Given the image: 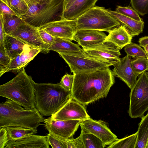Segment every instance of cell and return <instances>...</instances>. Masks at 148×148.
<instances>
[{"label":"cell","mask_w":148,"mask_h":148,"mask_svg":"<svg viewBox=\"0 0 148 148\" xmlns=\"http://www.w3.org/2000/svg\"><path fill=\"white\" fill-rule=\"evenodd\" d=\"M73 74L71 97L84 106L106 97L115 82L109 67Z\"/></svg>","instance_id":"cell-1"},{"label":"cell","mask_w":148,"mask_h":148,"mask_svg":"<svg viewBox=\"0 0 148 148\" xmlns=\"http://www.w3.org/2000/svg\"><path fill=\"white\" fill-rule=\"evenodd\" d=\"M36 83L24 69L12 80L0 86V96L12 100L25 109H35Z\"/></svg>","instance_id":"cell-2"},{"label":"cell","mask_w":148,"mask_h":148,"mask_svg":"<svg viewBox=\"0 0 148 148\" xmlns=\"http://www.w3.org/2000/svg\"><path fill=\"white\" fill-rule=\"evenodd\" d=\"M21 105L8 99L0 105V128L18 126L34 130L43 121L42 116L38 110L23 108Z\"/></svg>","instance_id":"cell-3"},{"label":"cell","mask_w":148,"mask_h":148,"mask_svg":"<svg viewBox=\"0 0 148 148\" xmlns=\"http://www.w3.org/2000/svg\"><path fill=\"white\" fill-rule=\"evenodd\" d=\"M36 108L45 116H51L72 99L71 91L58 83H36Z\"/></svg>","instance_id":"cell-4"},{"label":"cell","mask_w":148,"mask_h":148,"mask_svg":"<svg viewBox=\"0 0 148 148\" xmlns=\"http://www.w3.org/2000/svg\"><path fill=\"white\" fill-rule=\"evenodd\" d=\"M64 0H51L28 7L21 17L26 23L38 28L51 22L62 18Z\"/></svg>","instance_id":"cell-5"},{"label":"cell","mask_w":148,"mask_h":148,"mask_svg":"<svg viewBox=\"0 0 148 148\" xmlns=\"http://www.w3.org/2000/svg\"><path fill=\"white\" fill-rule=\"evenodd\" d=\"M76 31L93 30L110 32L121 25L103 7L95 6L75 19Z\"/></svg>","instance_id":"cell-6"},{"label":"cell","mask_w":148,"mask_h":148,"mask_svg":"<svg viewBox=\"0 0 148 148\" xmlns=\"http://www.w3.org/2000/svg\"><path fill=\"white\" fill-rule=\"evenodd\" d=\"M148 110V76L145 71L131 89L128 113L131 118H141Z\"/></svg>","instance_id":"cell-7"},{"label":"cell","mask_w":148,"mask_h":148,"mask_svg":"<svg viewBox=\"0 0 148 148\" xmlns=\"http://www.w3.org/2000/svg\"><path fill=\"white\" fill-rule=\"evenodd\" d=\"M68 65L73 74L90 72L112 66L102 61L87 55L58 53Z\"/></svg>","instance_id":"cell-8"},{"label":"cell","mask_w":148,"mask_h":148,"mask_svg":"<svg viewBox=\"0 0 148 148\" xmlns=\"http://www.w3.org/2000/svg\"><path fill=\"white\" fill-rule=\"evenodd\" d=\"M83 50L88 56L104 61L111 65L114 66L120 60V49L109 41L104 40L99 44Z\"/></svg>","instance_id":"cell-9"},{"label":"cell","mask_w":148,"mask_h":148,"mask_svg":"<svg viewBox=\"0 0 148 148\" xmlns=\"http://www.w3.org/2000/svg\"><path fill=\"white\" fill-rule=\"evenodd\" d=\"M9 35L31 47L40 49L42 52L47 53L49 52L48 49L50 45L43 41L40 35L39 29L25 21L15 32Z\"/></svg>","instance_id":"cell-10"},{"label":"cell","mask_w":148,"mask_h":148,"mask_svg":"<svg viewBox=\"0 0 148 148\" xmlns=\"http://www.w3.org/2000/svg\"><path fill=\"white\" fill-rule=\"evenodd\" d=\"M80 125L82 132L92 134L100 139L106 146L118 139L102 121L93 120L89 118L81 122Z\"/></svg>","instance_id":"cell-11"},{"label":"cell","mask_w":148,"mask_h":148,"mask_svg":"<svg viewBox=\"0 0 148 148\" xmlns=\"http://www.w3.org/2000/svg\"><path fill=\"white\" fill-rule=\"evenodd\" d=\"M82 121L54 120L50 117L44 119L46 129L49 133L66 139L73 138V135Z\"/></svg>","instance_id":"cell-12"},{"label":"cell","mask_w":148,"mask_h":148,"mask_svg":"<svg viewBox=\"0 0 148 148\" xmlns=\"http://www.w3.org/2000/svg\"><path fill=\"white\" fill-rule=\"evenodd\" d=\"M75 20L62 18L51 22L43 25L39 29L44 30L56 38H60L73 40L76 31Z\"/></svg>","instance_id":"cell-13"},{"label":"cell","mask_w":148,"mask_h":148,"mask_svg":"<svg viewBox=\"0 0 148 148\" xmlns=\"http://www.w3.org/2000/svg\"><path fill=\"white\" fill-rule=\"evenodd\" d=\"M84 106L72 98L51 117L54 120L82 121L90 118Z\"/></svg>","instance_id":"cell-14"},{"label":"cell","mask_w":148,"mask_h":148,"mask_svg":"<svg viewBox=\"0 0 148 148\" xmlns=\"http://www.w3.org/2000/svg\"><path fill=\"white\" fill-rule=\"evenodd\" d=\"M107 35L103 31L93 30H79L75 32L73 40L82 49H87L99 44L105 40Z\"/></svg>","instance_id":"cell-15"},{"label":"cell","mask_w":148,"mask_h":148,"mask_svg":"<svg viewBox=\"0 0 148 148\" xmlns=\"http://www.w3.org/2000/svg\"><path fill=\"white\" fill-rule=\"evenodd\" d=\"M130 62V57L127 55L114 66L112 71L115 76L119 78L131 89L138 76L133 71Z\"/></svg>","instance_id":"cell-16"},{"label":"cell","mask_w":148,"mask_h":148,"mask_svg":"<svg viewBox=\"0 0 148 148\" xmlns=\"http://www.w3.org/2000/svg\"><path fill=\"white\" fill-rule=\"evenodd\" d=\"M41 52V50L38 48L28 47L21 53L11 60L7 72L19 73L24 69L28 63Z\"/></svg>","instance_id":"cell-17"},{"label":"cell","mask_w":148,"mask_h":148,"mask_svg":"<svg viewBox=\"0 0 148 148\" xmlns=\"http://www.w3.org/2000/svg\"><path fill=\"white\" fill-rule=\"evenodd\" d=\"M46 136L33 134L24 138L9 141L4 148H49Z\"/></svg>","instance_id":"cell-18"},{"label":"cell","mask_w":148,"mask_h":148,"mask_svg":"<svg viewBox=\"0 0 148 148\" xmlns=\"http://www.w3.org/2000/svg\"><path fill=\"white\" fill-rule=\"evenodd\" d=\"M98 0H75L63 12L62 18L75 20L89 10L94 7Z\"/></svg>","instance_id":"cell-19"},{"label":"cell","mask_w":148,"mask_h":148,"mask_svg":"<svg viewBox=\"0 0 148 148\" xmlns=\"http://www.w3.org/2000/svg\"><path fill=\"white\" fill-rule=\"evenodd\" d=\"M78 43H74L69 40L55 38L54 43L49 45L48 49L50 51H54L58 53L81 55L85 53Z\"/></svg>","instance_id":"cell-20"},{"label":"cell","mask_w":148,"mask_h":148,"mask_svg":"<svg viewBox=\"0 0 148 148\" xmlns=\"http://www.w3.org/2000/svg\"><path fill=\"white\" fill-rule=\"evenodd\" d=\"M110 14L121 25L124 26L126 29L132 37L138 36L143 32L144 23L143 21H138L129 17L116 11L109 10Z\"/></svg>","instance_id":"cell-21"},{"label":"cell","mask_w":148,"mask_h":148,"mask_svg":"<svg viewBox=\"0 0 148 148\" xmlns=\"http://www.w3.org/2000/svg\"><path fill=\"white\" fill-rule=\"evenodd\" d=\"M132 38L125 27L121 25L109 32L105 40L112 42L121 49L132 42Z\"/></svg>","instance_id":"cell-22"},{"label":"cell","mask_w":148,"mask_h":148,"mask_svg":"<svg viewBox=\"0 0 148 148\" xmlns=\"http://www.w3.org/2000/svg\"><path fill=\"white\" fill-rule=\"evenodd\" d=\"M3 45L6 53L11 60L30 46L16 38L7 34L5 37Z\"/></svg>","instance_id":"cell-23"},{"label":"cell","mask_w":148,"mask_h":148,"mask_svg":"<svg viewBox=\"0 0 148 148\" xmlns=\"http://www.w3.org/2000/svg\"><path fill=\"white\" fill-rule=\"evenodd\" d=\"M139 124L135 148H147L148 143V112Z\"/></svg>","instance_id":"cell-24"},{"label":"cell","mask_w":148,"mask_h":148,"mask_svg":"<svg viewBox=\"0 0 148 148\" xmlns=\"http://www.w3.org/2000/svg\"><path fill=\"white\" fill-rule=\"evenodd\" d=\"M7 130L9 141L21 139L30 135L35 134L37 130L18 126H7Z\"/></svg>","instance_id":"cell-25"},{"label":"cell","mask_w":148,"mask_h":148,"mask_svg":"<svg viewBox=\"0 0 148 148\" xmlns=\"http://www.w3.org/2000/svg\"><path fill=\"white\" fill-rule=\"evenodd\" d=\"M1 14L4 30L7 34L10 35L15 32L24 22L21 17L18 16Z\"/></svg>","instance_id":"cell-26"},{"label":"cell","mask_w":148,"mask_h":148,"mask_svg":"<svg viewBox=\"0 0 148 148\" xmlns=\"http://www.w3.org/2000/svg\"><path fill=\"white\" fill-rule=\"evenodd\" d=\"M80 135L84 148H104L106 146L100 139L92 134L81 131Z\"/></svg>","instance_id":"cell-27"},{"label":"cell","mask_w":148,"mask_h":148,"mask_svg":"<svg viewBox=\"0 0 148 148\" xmlns=\"http://www.w3.org/2000/svg\"><path fill=\"white\" fill-rule=\"evenodd\" d=\"M137 132L126 137L117 140L110 145L109 148H135Z\"/></svg>","instance_id":"cell-28"},{"label":"cell","mask_w":148,"mask_h":148,"mask_svg":"<svg viewBox=\"0 0 148 148\" xmlns=\"http://www.w3.org/2000/svg\"><path fill=\"white\" fill-rule=\"evenodd\" d=\"M125 53L130 57L136 58L144 57L147 58L148 56L144 50L138 44L131 42L124 47Z\"/></svg>","instance_id":"cell-29"},{"label":"cell","mask_w":148,"mask_h":148,"mask_svg":"<svg viewBox=\"0 0 148 148\" xmlns=\"http://www.w3.org/2000/svg\"><path fill=\"white\" fill-rule=\"evenodd\" d=\"M132 68L138 76L148 70V61L147 58L142 57L136 58L131 61Z\"/></svg>","instance_id":"cell-30"},{"label":"cell","mask_w":148,"mask_h":148,"mask_svg":"<svg viewBox=\"0 0 148 148\" xmlns=\"http://www.w3.org/2000/svg\"><path fill=\"white\" fill-rule=\"evenodd\" d=\"M11 59L7 54L3 44H0V76L7 72Z\"/></svg>","instance_id":"cell-31"},{"label":"cell","mask_w":148,"mask_h":148,"mask_svg":"<svg viewBox=\"0 0 148 148\" xmlns=\"http://www.w3.org/2000/svg\"><path fill=\"white\" fill-rule=\"evenodd\" d=\"M9 3L10 7L20 17L28 9L26 3L22 0H10Z\"/></svg>","instance_id":"cell-32"},{"label":"cell","mask_w":148,"mask_h":148,"mask_svg":"<svg viewBox=\"0 0 148 148\" xmlns=\"http://www.w3.org/2000/svg\"><path fill=\"white\" fill-rule=\"evenodd\" d=\"M132 8L140 15L148 14V0H130Z\"/></svg>","instance_id":"cell-33"},{"label":"cell","mask_w":148,"mask_h":148,"mask_svg":"<svg viewBox=\"0 0 148 148\" xmlns=\"http://www.w3.org/2000/svg\"><path fill=\"white\" fill-rule=\"evenodd\" d=\"M115 11L134 20L138 21H143L142 18L140 17L138 13L132 8L130 7L118 5Z\"/></svg>","instance_id":"cell-34"},{"label":"cell","mask_w":148,"mask_h":148,"mask_svg":"<svg viewBox=\"0 0 148 148\" xmlns=\"http://www.w3.org/2000/svg\"><path fill=\"white\" fill-rule=\"evenodd\" d=\"M74 78V75L66 73L62 78L58 84L65 89L71 91Z\"/></svg>","instance_id":"cell-35"},{"label":"cell","mask_w":148,"mask_h":148,"mask_svg":"<svg viewBox=\"0 0 148 148\" xmlns=\"http://www.w3.org/2000/svg\"><path fill=\"white\" fill-rule=\"evenodd\" d=\"M66 148H84L80 135L76 138H63Z\"/></svg>","instance_id":"cell-36"},{"label":"cell","mask_w":148,"mask_h":148,"mask_svg":"<svg viewBox=\"0 0 148 148\" xmlns=\"http://www.w3.org/2000/svg\"><path fill=\"white\" fill-rule=\"evenodd\" d=\"M48 142L53 148H66L62 140L58 137L49 133L46 136Z\"/></svg>","instance_id":"cell-37"},{"label":"cell","mask_w":148,"mask_h":148,"mask_svg":"<svg viewBox=\"0 0 148 148\" xmlns=\"http://www.w3.org/2000/svg\"><path fill=\"white\" fill-rule=\"evenodd\" d=\"M40 37L44 43L50 45L54 42L55 38L43 29H39Z\"/></svg>","instance_id":"cell-38"},{"label":"cell","mask_w":148,"mask_h":148,"mask_svg":"<svg viewBox=\"0 0 148 148\" xmlns=\"http://www.w3.org/2000/svg\"><path fill=\"white\" fill-rule=\"evenodd\" d=\"M9 142L8 134L6 127L0 129V148H4Z\"/></svg>","instance_id":"cell-39"},{"label":"cell","mask_w":148,"mask_h":148,"mask_svg":"<svg viewBox=\"0 0 148 148\" xmlns=\"http://www.w3.org/2000/svg\"><path fill=\"white\" fill-rule=\"evenodd\" d=\"M0 3V14L14 15L20 17L9 6L1 1Z\"/></svg>","instance_id":"cell-40"},{"label":"cell","mask_w":148,"mask_h":148,"mask_svg":"<svg viewBox=\"0 0 148 148\" xmlns=\"http://www.w3.org/2000/svg\"><path fill=\"white\" fill-rule=\"evenodd\" d=\"M7 34L5 32L3 23L2 16L0 14V44H3L5 37Z\"/></svg>","instance_id":"cell-41"},{"label":"cell","mask_w":148,"mask_h":148,"mask_svg":"<svg viewBox=\"0 0 148 148\" xmlns=\"http://www.w3.org/2000/svg\"><path fill=\"white\" fill-rule=\"evenodd\" d=\"M51 0H25L28 6V7L31 5L34 4L47 3Z\"/></svg>","instance_id":"cell-42"},{"label":"cell","mask_w":148,"mask_h":148,"mask_svg":"<svg viewBox=\"0 0 148 148\" xmlns=\"http://www.w3.org/2000/svg\"><path fill=\"white\" fill-rule=\"evenodd\" d=\"M138 42L140 45L143 47L145 45H148V36H145L140 38Z\"/></svg>","instance_id":"cell-43"},{"label":"cell","mask_w":148,"mask_h":148,"mask_svg":"<svg viewBox=\"0 0 148 148\" xmlns=\"http://www.w3.org/2000/svg\"><path fill=\"white\" fill-rule=\"evenodd\" d=\"M75 1V0H64L63 12L67 9Z\"/></svg>","instance_id":"cell-44"},{"label":"cell","mask_w":148,"mask_h":148,"mask_svg":"<svg viewBox=\"0 0 148 148\" xmlns=\"http://www.w3.org/2000/svg\"><path fill=\"white\" fill-rule=\"evenodd\" d=\"M0 1L10 6L9 0H0Z\"/></svg>","instance_id":"cell-45"},{"label":"cell","mask_w":148,"mask_h":148,"mask_svg":"<svg viewBox=\"0 0 148 148\" xmlns=\"http://www.w3.org/2000/svg\"><path fill=\"white\" fill-rule=\"evenodd\" d=\"M143 48L148 56V45H145Z\"/></svg>","instance_id":"cell-46"},{"label":"cell","mask_w":148,"mask_h":148,"mask_svg":"<svg viewBox=\"0 0 148 148\" xmlns=\"http://www.w3.org/2000/svg\"><path fill=\"white\" fill-rule=\"evenodd\" d=\"M146 73H147V75L148 76V70H147V71H146Z\"/></svg>","instance_id":"cell-47"},{"label":"cell","mask_w":148,"mask_h":148,"mask_svg":"<svg viewBox=\"0 0 148 148\" xmlns=\"http://www.w3.org/2000/svg\"><path fill=\"white\" fill-rule=\"evenodd\" d=\"M147 148H148V143L147 145Z\"/></svg>","instance_id":"cell-48"},{"label":"cell","mask_w":148,"mask_h":148,"mask_svg":"<svg viewBox=\"0 0 148 148\" xmlns=\"http://www.w3.org/2000/svg\"><path fill=\"white\" fill-rule=\"evenodd\" d=\"M147 59L148 61V57H147Z\"/></svg>","instance_id":"cell-49"},{"label":"cell","mask_w":148,"mask_h":148,"mask_svg":"<svg viewBox=\"0 0 148 148\" xmlns=\"http://www.w3.org/2000/svg\"><path fill=\"white\" fill-rule=\"evenodd\" d=\"M23 0V1H25V0Z\"/></svg>","instance_id":"cell-50"},{"label":"cell","mask_w":148,"mask_h":148,"mask_svg":"<svg viewBox=\"0 0 148 148\" xmlns=\"http://www.w3.org/2000/svg\"><path fill=\"white\" fill-rule=\"evenodd\" d=\"M9 0V1H10V0Z\"/></svg>","instance_id":"cell-51"}]
</instances>
